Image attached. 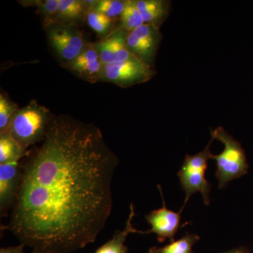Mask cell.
Segmentation results:
<instances>
[{
    "mask_svg": "<svg viewBox=\"0 0 253 253\" xmlns=\"http://www.w3.org/2000/svg\"><path fill=\"white\" fill-rule=\"evenodd\" d=\"M21 161L22 173L11 231L33 253H70L92 244L113 207L118 158L101 129L53 116L45 137Z\"/></svg>",
    "mask_w": 253,
    "mask_h": 253,
    "instance_id": "cell-1",
    "label": "cell"
},
{
    "mask_svg": "<svg viewBox=\"0 0 253 253\" xmlns=\"http://www.w3.org/2000/svg\"><path fill=\"white\" fill-rule=\"evenodd\" d=\"M52 117L49 109L33 100L16 111L6 131L27 151L43 141Z\"/></svg>",
    "mask_w": 253,
    "mask_h": 253,
    "instance_id": "cell-2",
    "label": "cell"
},
{
    "mask_svg": "<svg viewBox=\"0 0 253 253\" xmlns=\"http://www.w3.org/2000/svg\"><path fill=\"white\" fill-rule=\"evenodd\" d=\"M214 139L212 136V139L208 143V146L199 154L186 156L180 170L178 172L181 185L186 194L185 201L181 212L191 195L194 193H201L205 204H210L211 186L205 174L207 169L208 161L214 158V155L211 154L210 149Z\"/></svg>",
    "mask_w": 253,
    "mask_h": 253,
    "instance_id": "cell-3",
    "label": "cell"
},
{
    "mask_svg": "<svg viewBox=\"0 0 253 253\" xmlns=\"http://www.w3.org/2000/svg\"><path fill=\"white\" fill-rule=\"evenodd\" d=\"M211 135L224 145L222 153L214 155L213 158L217 163L216 175L219 188L224 187L229 181L246 172L247 168L246 156L239 143L221 126L214 129Z\"/></svg>",
    "mask_w": 253,
    "mask_h": 253,
    "instance_id": "cell-4",
    "label": "cell"
},
{
    "mask_svg": "<svg viewBox=\"0 0 253 253\" xmlns=\"http://www.w3.org/2000/svg\"><path fill=\"white\" fill-rule=\"evenodd\" d=\"M44 26L50 46L63 65L71 62L84 49L86 42L77 26L55 22Z\"/></svg>",
    "mask_w": 253,
    "mask_h": 253,
    "instance_id": "cell-5",
    "label": "cell"
},
{
    "mask_svg": "<svg viewBox=\"0 0 253 253\" xmlns=\"http://www.w3.org/2000/svg\"><path fill=\"white\" fill-rule=\"evenodd\" d=\"M154 75L151 66L135 57L122 63L104 65L101 82L128 88L150 81Z\"/></svg>",
    "mask_w": 253,
    "mask_h": 253,
    "instance_id": "cell-6",
    "label": "cell"
},
{
    "mask_svg": "<svg viewBox=\"0 0 253 253\" xmlns=\"http://www.w3.org/2000/svg\"><path fill=\"white\" fill-rule=\"evenodd\" d=\"M126 44L131 54L151 66L154 61L161 41L160 28L153 24L144 25L126 34Z\"/></svg>",
    "mask_w": 253,
    "mask_h": 253,
    "instance_id": "cell-7",
    "label": "cell"
},
{
    "mask_svg": "<svg viewBox=\"0 0 253 253\" xmlns=\"http://www.w3.org/2000/svg\"><path fill=\"white\" fill-rule=\"evenodd\" d=\"M65 67L76 77L94 84L101 82L104 63L94 43L86 42L81 54Z\"/></svg>",
    "mask_w": 253,
    "mask_h": 253,
    "instance_id": "cell-8",
    "label": "cell"
},
{
    "mask_svg": "<svg viewBox=\"0 0 253 253\" xmlns=\"http://www.w3.org/2000/svg\"><path fill=\"white\" fill-rule=\"evenodd\" d=\"M21 161L0 164V213L6 217L12 210L21 183Z\"/></svg>",
    "mask_w": 253,
    "mask_h": 253,
    "instance_id": "cell-9",
    "label": "cell"
},
{
    "mask_svg": "<svg viewBox=\"0 0 253 253\" xmlns=\"http://www.w3.org/2000/svg\"><path fill=\"white\" fill-rule=\"evenodd\" d=\"M126 34L127 32L121 27L101 41L94 42L104 65L122 63L135 58L128 49Z\"/></svg>",
    "mask_w": 253,
    "mask_h": 253,
    "instance_id": "cell-10",
    "label": "cell"
},
{
    "mask_svg": "<svg viewBox=\"0 0 253 253\" xmlns=\"http://www.w3.org/2000/svg\"><path fill=\"white\" fill-rule=\"evenodd\" d=\"M159 189L162 196L163 206L146 216V220L151 226V230L146 231V234L155 233L158 236V241L161 243L164 242L167 239L173 242L174 236L179 230L181 212L176 213L166 208L160 186Z\"/></svg>",
    "mask_w": 253,
    "mask_h": 253,
    "instance_id": "cell-11",
    "label": "cell"
},
{
    "mask_svg": "<svg viewBox=\"0 0 253 253\" xmlns=\"http://www.w3.org/2000/svg\"><path fill=\"white\" fill-rule=\"evenodd\" d=\"M88 9L85 1L82 0H60L57 14L49 22L77 26L86 21ZM47 23V22H46Z\"/></svg>",
    "mask_w": 253,
    "mask_h": 253,
    "instance_id": "cell-12",
    "label": "cell"
},
{
    "mask_svg": "<svg viewBox=\"0 0 253 253\" xmlns=\"http://www.w3.org/2000/svg\"><path fill=\"white\" fill-rule=\"evenodd\" d=\"M144 23L161 27L168 17L169 3L163 0H136Z\"/></svg>",
    "mask_w": 253,
    "mask_h": 253,
    "instance_id": "cell-13",
    "label": "cell"
},
{
    "mask_svg": "<svg viewBox=\"0 0 253 253\" xmlns=\"http://www.w3.org/2000/svg\"><path fill=\"white\" fill-rule=\"evenodd\" d=\"M135 215L134 205L130 206V212L126 221V226L123 231L117 230L112 239L97 249L94 253H128L127 247L125 245V241L128 235L131 233L146 234V231H138L132 225V219Z\"/></svg>",
    "mask_w": 253,
    "mask_h": 253,
    "instance_id": "cell-14",
    "label": "cell"
},
{
    "mask_svg": "<svg viewBox=\"0 0 253 253\" xmlns=\"http://www.w3.org/2000/svg\"><path fill=\"white\" fill-rule=\"evenodd\" d=\"M27 151L7 131L0 133V164L21 161Z\"/></svg>",
    "mask_w": 253,
    "mask_h": 253,
    "instance_id": "cell-15",
    "label": "cell"
},
{
    "mask_svg": "<svg viewBox=\"0 0 253 253\" xmlns=\"http://www.w3.org/2000/svg\"><path fill=\"white\" fill-rule=\"evenodd\" d=\"M121 21V28L127 33L134 31L144 24L136 0H126Z\"/></svg>",
    "mask_w": 253,
    "mask_h": 253,
    "instance_id": "cell-16",
    "label": "cell"
},
{
    "mask_svg": "<svg viewBox=\"0 0 253 253\" xmlns=\"http://www.w3.org/2000/svg\"><path fill=\"white\" fill-rule=\"evenodd\" d=\"M200 237L196 234H186L184 237L176 241H173L164 247H153L149 253H194L192 247Z\"/></svg>",
    "mask_w": 253,
    "mask_h": 253,
    "instance_id": "cell-17",
    "label": "cell"
},
{
    "mask_svg": "<svg viewBox=\"0 0 253 253\" xmlns=\"http://www.w3.org/2000/svg\"><path fill=\"white\" fill-rule=\"evenodd\" d=\"M86 21L89 27L101 37V39L113 31V20L94 9L88 11Z\"/></svg>",
    "mask_w": 253,
    "mask_h": 253,
    "instance_id": "cell-18",
    "label": "cell"
},
{
    "mask_svg": "<svg viewBox=\"0 0 253 253\" xmlns=\"http://www.w3.org/2000/svg\"><path fill=\"white\" fill-rule=\"evenodd\" d=\"M20 3L25 6H36L46 23L52 21L57 14L60 0H30L21 1Z\"/></svg>",
    "mask_w": 253,
    "mask_h": 253,
    "instance_id": "cell-19",
    "label": "cell"
},
{
    "mask_svg": "<svg viewBox=\"0 0 253 253\" xmlns=\"http://www.w3.org/2000/svg\"><path fill=\"white\" fill-rule=\"evenodd\" d=\"M126 1L123 0H96L92 9L114 20L123 14Z\"/></svg>",
    "mask_w": 253,
    "mask_h": 253,
    "instance_id": "cell-20",
    "label": "cell"
},
{
    "mask_svg": "<svg viewBox=\"0 0 253 253\" xmlns=\"http://www.w3.org/2000/svg\"><path fill=\"white\" fill-rule=\"evenodd\" d=\"M18 105L13 102L4 93L0 94V133L7 129L13 116L18 111Z\"/></svg>",
    "mask_w": 253,
    "mask_h": 253,
    "instance_id": "cell-21",
    "label": "cell"
},
{
    "mask_svg": "<svg viewBox=\"0 0 253 253\" xmlns=\"http://www.w3.org/2000/svg\"><path fill=\"white\" fill-rule=\"evenodd\" d=\"M25 246L21 244L18 246H9V247L1 248L0 253H26L23 251Z\"/></svg>",
    "mask_w": 253,
    "mask_h": 253,
    "instance_id": "cell-22",
    "label": "cell"
},
{
    "mask_svg": "<svg viewBox=\"0 0 253 253\" xmlns=\"http://www.w3.org/2000/svg\"><path fill=\"white\" fill-rule=\"evenodd\" d=\"M224 253H246L244 251H241V250H234V251H229Z\"/></svg>",
    "mask_w": 253,
    "mask_h": 253,
    "instance_id": "cell-23",
    "label": "cell"
}]
</instances>
